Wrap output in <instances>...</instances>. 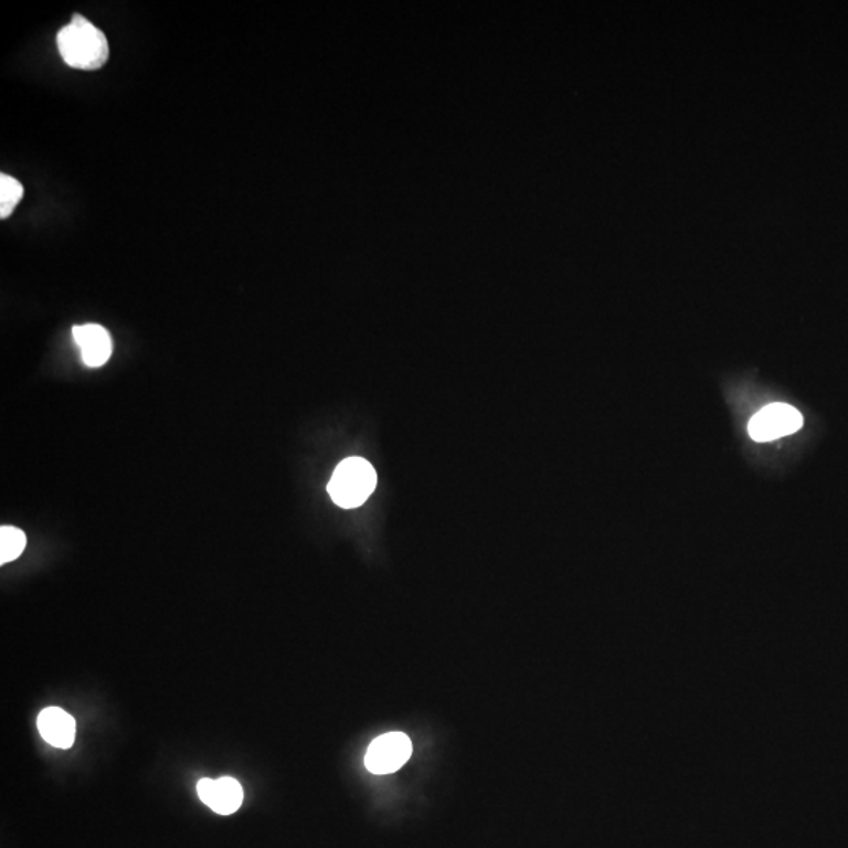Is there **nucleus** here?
I'll return each instance as SVG.
<instances>
[{
  "instance_id": "1",
  "label": "nucleus",
  "mask_w": 848,
  "mask_h": 848,
  "mask_svg": "<svg viewBox=\"0 0 848 848\" xmlns=\"http://www.w3.org/2000/svg\"><path fill=\"white\" fill-rule=\"evenodd\" d=\"M57 47L71 68L95 71L109 61V41L87 18L74 14L57 35Z\"/></svg>"
},
{
  "instance_id": "2",
  "label": "nucleus",
  "mask_w": 848,
  "mask_h": 848,
  "mask_svg": "<svg viewBox=\"0 0 848 848\" xmlns=\"http://www.w3.org/2000/svg\"><path fill=\"white\" fill-rule=\"evenodd\" d=\"M378 485L373 465L360 457H349L335 468L327 490L335 504L344 509L362 506Z\"/></svg>"
},
{
  "instance_id": "3",
  "label": "nucleus",
  "mask_w": 848,
  "mask_h": 848,
  "mask_svg": "<svg viewBox=\"0 0 848 848\" xmlns=\"http://www.w3.org/2000/svg\"><path fill=\"white\" fill-rule=\"evenodd\" d=\"M411 739L403 732H389L374 739L368 746L364 765L374 775H390L398 772L412 756Z\"/></svg>"
},
{
  "instance_id": "4",
  "label": "nucleus",
  "mask_w": 848,
  "mask_h": 848,
  "mask_svg": "<svg viewBox=\"0 0 848 848\" xmlns=\"http://www.w3.org/2000/svg\"><path fill=\"white\" fill-rule=\"evenodd\" d=\"M802 426L803 416L797 409L787 404H770L751 418L748 431L753 441L770 442L797 433Z\"/></svg>"
},
{
  "instance_id": "5",
  "label": "nucleus",
  "mask_w": 848,
  "mask_h": 848,
  "mask_svg": "<svg viewBox=\"0 0 848 848\" xmlns=\"http://www.w3.org/2000/svg\"><path fill=\"white\" fill-rule=\"evenodd\" d=\"M197 792L208 808L221 816H230L241 808L244 802V788L234 777L223 776L219 780L203 777L197 784Z\"/></svg>"
},
{
  "instance_id": "6",
  "label": "nucleus",
  "mask_w": 848,
  "mask_h": 848,
  "mask_svg": "<svg viewBox=\"0 0 848 848\" xmlns=\"http://www.w3.org/2000/svg\"><path fill=\"white\" fill-rule=\"evenodd\" d=\"M73 337L76 344L80 346L82 360L87 367L99 368L110 359V335L99 324L76 326L73 329Z\"/></svg>"
},
{
  "instance_id": "7",
  "label": "nucleus",
  "mask_w": 848,
  "mask_h": 848,
  "mask_svg": "<svg viewBox=\"0 0 848 848\" xmlns=\"http://www.w3.org/2000/svg\"><path fill=\"white\" fill-rule=\"evenodd\" d=\"M36 727L41 738L46 740L50 745L68 750L73 746L76 738V721L65 710L59 707H47L40 713L36 720Z\"/></svg>"
},
{
  "instance_id": "8",
  "label": "nucleus",
  "mask_w": 848,
  "mask_h": 848,
  "mask_svg": "<svg viewBox=\"0 0 848 848\" xmlns=\"http://www.w3.org/2000/svg\"><path fill=\"white\" fill-rule=\"evenodd\" d=\"M28 538L20 528H0V564L11 563L24 552Z\"/></svg>"
},
{
  "instance_id": "9",
  "label": "nucleus",
  "mask_w": 848,
  "mask_h": 848,
  "mask_svg": "<svg viewBox=\"0 0 848 848\" xmlns=\"http://www.w3.org/2000/svg\"><path fill=\"white\" fill-rule=\"evenodd\" d=\"M24 188L10 174H0V219H7L21 202Z\"/></svg>"
}]
</instances>
